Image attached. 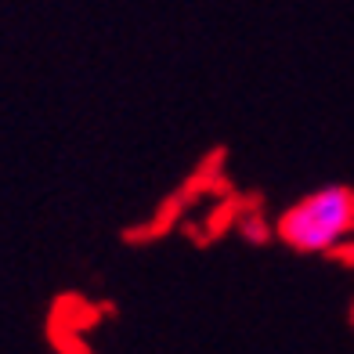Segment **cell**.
Returning <instances> with one entry per match:
<instances>
[{
  "mask_svg": "<svg viewBox=\"0 0 354 354\" xmlns=\"http://www.w3.org/2000/svg\"><path fill=\"white\" fill-rule=\"evenodd\" d=\"M279 239L297 253H329L354 235V188L326 185L279 217Z\"/></svg>",
  "mask_w": 354,
  "mask_h": 354,
  "instance_id": "cell-1",
  "label": "cell"
}]
</instances>
